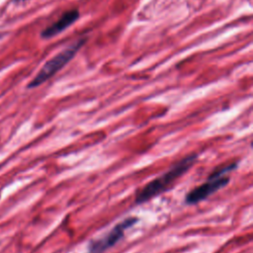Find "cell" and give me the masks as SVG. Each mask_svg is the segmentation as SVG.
I'll use <instances>...</instances> for the list:
<instances>
[{
    "label": "cell",
    "mask_w": 253,
    "mask_h": 253,
    "mask_svg": "<svg viewBox=\"0 0 253 253\" xmlns=\"http://www.w3.org/2000/svg\"><path fill=\"white\" fill-rule=\"evenodd\" d=\"M197 154L188 155L181 159L174 166H172L167 172L153 179L147 183L135 197V204H142L147 202L149 199L160 195L166 191L180 176L184 175L196 162Z\"/></svg>",
    "instance_id": "obj_1"
},
{
    "label": "cell",
    "mask_w": 253,
    "mask_h": 253,
    "mask_svg": "<svg viewBox=\"0 0 253 253\" xmlns=\"http://www.w3.org/2000/svg\"><path fill=\"white\" fill-rule=\"evenodd\" d=\"M237 166V163H231L223 166H219L214 169L211 175L208 177L207 182L196 187L190 191L185 198V202L188 205H195L200 203L210 197L211 194L215 193L219 189L223 188L228 182L229 178L224 176L226 173L232 171Z\"/></svg>",
    "instance_id": "obj_2"
},
{
    "label": "cell",
    "mask_w": 253,
    "mask_h": 253,
    "mask_svg": "<svg viewBox=\"0 0 253 253\" xmlns=\"http://www.w3.org/2000/svg\"><path fill=\"white\" fill-rule=\"evenodd\" d=\"M84 42H85L84 39L79 40V41L75 42L73 44L67 46L65 49L61 50L59 53L54 55L48 61H46L45 64L39 71V73L36 75V77L30 82L28 87L35 88V87H38L39 85L42 84L46 80H48L57 71H59L63 66H65L71 58H73L75 53L80 49V47L83 45Z\"/></svg>",
    "instance_id": "obj_3"
},
{
    "label": "cell",
    "mask_w": 253,
    "mask_h": 253,
    "mask_svg": "<svg viewBox=\"0 0 253 253\" xmlns=\"http://www.w3.org/2000/svg\"><path fill=\"white\" fill-rule=\"evenodd\" d=\"M137 221L136 217H127L123 221L117 223L112 230H110L104 236L92 240L88 245V253H103L112 246H114L118 241H120L123 236L125 230L132 226Z\"/></svg>",
    "instance_id": "obj_4"
},
{
    "label": "cell",
    "mask_w": 253,
    "mask_h": 253,
    "mask_svg": "<svg viewBox=\"0 0 253 253\" xmlns=\"http://www.w3.org/2000/svg\"><path fill=\"white\" fill-rule=\"evenodd\" d=\"M78 18H79V11L77 9H72V10L66 11L56 22H54L52 25L46 27L42 32V37L48 39V38H51V37L61 33L66 28L71 26Z\"/></svg>",
    "instance_id": "obj_5"
},
{
    "label": "cell",
    "mask_w": 253,
    "mask_h": 253,
    "mask_svg": "<svg viewBox=\"0 0 253 253\" xmlns=\"http://www.w3.org/2000/svg\"><path fill=\"white\" fill-rule=\"evenodd\" d=\"M21 1H24V0H21Z\"/></svg>",
    "instance_id": "obj_6"
}]
</instances>
